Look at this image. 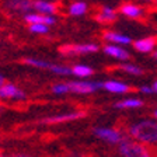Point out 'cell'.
Returning a JSON list of instances; mask_svg holds the SVG:
<instances>
[{"instance_id":"obj_18","label":"cell","mask_w":157,"mask_h":157,"mask_svg":"<svg viewBox=\"0 0 157 157\" xmlns=\"http://www.w3.org/2000/svg\"><path fill=\"white\" fill-rule=\"evenodd\" d=\"M86 11H87V4L84 2H75L69 6V14L73 17L83 16V14H86Z\"/></svg>"},{"instance_id":"obj_13","label":"cell","mask_w":157,"mask_h":157,"mask_svg":"<svg viewBox=\"0 0 157 157\" xmlns=\"http://www.w3.org/2000/svg\"><path fill=\"white\" fill-rule=\"evenodd\" d=\"M104 52L107 53L108 56H112L114 59H118V60H128V59H129V53H128L126 49L115 45V44L104 46Z\"/></svg>"},{"instance_id":"obj_28","label":"cell","mask_w":157,"mask_h":157,"mask_svg":"<svg viewBox=\"0 0 157 157\" xmlns=\"http://www.w3.org/2000/svg\"><path fill=\"white\" fill-rule=\"evenodd\" d=\"M153 56L157 59V51H154V52H153Z\"/></svg>"},{"instance_id":"obj_22","label":"cell","mask_w":157,"mask_h":157,"mask_svg":"<svg viewBox=\"0 0 157 157\" xmlns=\"http://www.w3.org/2000/svg\"><path fill=\"white\" fill-rule=\"evenodd\" d=\"M52 91L55 94H66V93H69L67 83H58V84H55L52 87Z\"/></svg>"},{"instance_id":"obj_27","label":"cell","mask_w":157,"mask_h":157,"mask_svg":"<svg viewBox=\"0 0 157 157\" xmlns=\"http://www.w3.org/2000/svg\"><path fill=\"white\" fill-rule=\"evenodd\" d=\"M4 84V78H3V76L0 75V86H3Z\"/></svg>"},{"instance_id":"obj_30","label":"cell","mask_w":157,"mask_h":157,"mask_svg":"<svg viewBox=\"0 0 157 157\" xmlns=\"http://www.w3.org/2000/svg\"><path fill=\"white\" fill-rule=\"evenodd\" d=\"M156 2H157V0H156Z\"/></svg>"},{"instance_id":"obj_20","label":"cell","mask_w":157,"mask_h":157,"mask_svg":"<svg viewBox=\"0 0 157 157\" xmlns=\"http://www.w3.org/2000/svg\"><path fill=\"white\" fill-rule=\"evenodd\" d=\"M143 102L137 98H129V100H124V101H119L117 104V108H137L142 107Z\"/></svg>"},{"instance_id":"obj_29","label":"cell","mask_w":157,"mask_h":157,"mask_svg":"<svg viewBox=\"0 0 157 157\" xmlns=\"http://www.w3.org/2000/svg\"><path fill=\"white\" fill-rule=\"evenodd\" d=\"M154 117L157 118V109H156V111H154Z\"/></svg>"},{"instance_id":"obj_26","label":"cell","mask_w":157,"mask_h":157,"mask_svg":"<svg viewBox=\"0 0 157 157\" xmlns=\"http://www.w3.org/2000/svg\"><path fill=\"white\" fill-rule=\"evenodd\" d=\"M153 93H157V82H154V84H153Z\"/></svg>"},{"instance_id":"obj_19","label":"cell","mask_w":157,"mask_h":157,"mask_svg":"<svg viewBox=\"0 0 157 157\" xmlns=\"http://www.w3.org/2000/svg\"><path fill=\"white\" fill-rule=\"evenodd\" d=\"M72 73L78 76V77H88V76L93 75V69L86 65H76L75 67L72 69Z\"/></svg>"},{"instance_id":"obj_4","label":"cell","mask_w":157,"mask_h":157,"mask_svg":"<svg viewBox=\"0 0 157 157\" xmlns=\"http://www.w3.org/2000/svg\"><path fill=\"white\" fill-rule=\"evenodd\" d=\"M104 83L101 82H72L67 83L69 91L76 93V94H88V93H94L100 88H102Z\"/></svg>"},{"instance_id":"obj_6","label":"cell","mask_w":157,"mask_h":157,"mask_svg":"<svg viewBox=\"0 0 157 157\" xmlns=\"http://www.w3.org/2000/svg\"><path fill=\"white\" fill-rule=\"evenodd\" d=\"M94 135L102 140H107L109 143H119L122 140V135L115 129H109V128H95Z\"/></svg>"},{"instance_id":"obj_8","label":"cell","mask_w":157,"mask_h":157,"mask_svg":"<svg viewBox=\"0 0 157 157\" xmlns=\"http://www.w3.org/2000/svg\"><path fill=\"white\" fill-rule=\"evenodd\" d=\"M0 97L11 98V100H23L25 98V93L13 84H3L0 86Z\"/></svg>"},{"instance_id":"obj_21","label":"cell","mask_w":157,"mask_h":157,"mask_svg":"<svg viewBox=\"0 0 157 157\" xmlns=\"http://www.w3.org/2000/svg\"><path fill=\"white\" fill-rule=\"evenodd\" d=\"M29 31L34 34H46L49 31V27L42 23H34L29 24Z\"/></svg>"},{"instance_id":"obj_2","label":"cell","mask_w":157,"mask_h":157,"mask_svg":"<svg viewBox=\"0 0 157 157\" xmlns=\"http://www.w3.org/2000/svg\"><path fill=\"white\" fill-rule=\"evenodd\" d=\"M122 157H151L150 150L144 144L133 140H121V147H119Z\"/></svg>"},{"instance_id":"obj_11","label":"cell","mask_w":157,"mask_h":157,"mask_svg":"<svg viewBox=\"0 0 157 157\" xmlns=\"http://www.w3.org/2000/svg\"><path fill=\"white\" fill-rule=\"evenodd\" d=\"M157 45V39L154 36H147V38H142V39H137L136 42H133V46L136 51L139 52H143V53H149L151 52Z\"/></svg>"},{"instance_id":"obj_23","label":"cell","mask_w":157,"mask_h":157,"mask_svg":"<svg viewBox=\"0 0 157 157\" xmlns=\"http://www.w3.org/2000/svg\"><path fill=\"white\" fill-rule=\"evenodd\" d=\"M121 69H122V70H125V72H128V73H131V75H140V73H142V70L137 67V66H135V65H128V63L122 65Z\"/></svg>"},{"instance_id":"obj_15","label":"cell","mask_w":157,"mask_h":157,"mask_svg":"<svg viewBox=\"0 0 157 157\" xmlns=\"http://www.w3.org/2000/svg\"><path fill=\"white\" fill-rule=\"evenodd\" d=\"M104 39L108 41L111 44H115V45H128L131 44V38L128 35H124V34H119V33H114V31H107L104 33Z\"/></svg>"},{"instance_id":"obj_5","label":"cell","mask_w":157,"mask_h":157,"mask_svg":"<svg viewBox=\"0 0 157 157\" xmlns=\"http://www.w3.org/2000/svg\"><path fill=\"white\" fill-rule=\"evenodd\" d=\"M98 51V46L95 44H80V45H65L60 48V53L66 56H75V55H86Z\"/></svg>"},{"instance_id":"obj_17","label":"cell","mask_w":157,"mask_h":157,"mask_svg":"<svg viewBox=\"0 0 157 157\" xmlns=\"http://www.w3.org/2000/svg\"><path fill=\"white\" fill-rule=\"evenodd\" d=\"M95 18L100 23H112L117 18V13H115V10L111 9V7H102L97 13Z\"/></svg>"},{"instance_id":"obj_1","label":"cell","mask_w":157,"mask_h":157,"mask_svg":"<svg viewBox=\"0 0 157 157\" xmlns=\"http://www.w3.org/2000/svg\"><path fill=\"white\" fill-rule=\"evenodd\" d=\"M129 135L143 143H157V124L151 121H142L132 125Z\"/></svg>"},{"instance_id":"obj_10","label":"cell","mask_w":157,"mask_h":157,"mask_svg":"<svg viewBox=\"0 0 157 157\" xmlns=\"http://www.w3.org/2000/svg\"><path fill=\"white\" fill-rule=\"evenodd\" d=\"M33 9L39 14H55L58 11V6L48 0H35L33 4Z\"/></svg>"},{"instance_id":"obj_9","label":"cell","mask_w":157,"mask_h":157,"mask_svg":"<svg viewBox=\"0 0 157 157\" xmlns=\"http://www.w3.org/2000/svg\"><path fill=\"white\" fill-rule=\"evenodd\" d=\"M84 117V112H67V114H60V115H53V117L45 118L42 121V124H48V125H53V124H60V122H67V121H73L77 118Z\"/></svg>"},{"instance_id":"obj_25","label":"cell","mask_w":157,"mask_h":157,"mask_svg":"<svg viewBox=\"0 0 157 157\" xmlns=\"http://www.w3.org/2000/svg\"><path fill=\"white\" fill-rule=\"evenodd\" d=\"M4 157H29L27 154H10V156H4Z\"/></svg>"},{"instance_id":"obj_16","label":"cell","mask_w":157,"mask_h":157,"mask_svg":"<svg viewBox=\"0 0 157 157\" xmlns=\"http://www.w3.org/2000/svg\"><path fill=\"white\" fill-rule=\"evenodd\" d=\"M121 13L129 18H140L143 16V9L140 6H136V4L126 3L121 6Z\"/></svg>"},{"instance_id":"obj_3","label":"cell","mask_w":157,"mask_h":157,"mask_svg":"<svg viewBox=\"0 0 157 157\" xmlns=\"http://www.w3.org/2000/svg\"><path fill=\"white\" fill-rule=\"evenodd\" d=\"M24 62L29 66H34V67H38V69H48V70H51V72L58 73V75H62V76H67V75L72 73V69L66 67V66L52 65V63L45 62V60H39V59L27 58V59H24Z\"/></svg>"},{"instance_id":"obj_24","label":"cell","mask_w":157,"mask_h":157,"mask_svg":"<svg viewBox=\"0 0 157 157\" xmlns=\"http://www.w3.org/2000/svg\"><path fill=\"white\" fill-rule=\"evenodd\" d=\"M140 91L144 94H150V93H153V88L149 87V86H143V87H140Z\"/></svg>"},{"instance_id":"obj_7","label":"cell","mask_w":157,"mask_h":157,"mask_svg":"<svg viewBox=\"0 0 157 157\" xmlns=\"http://www.w3.org/2000/svg\"><path fill=\"white\" fill-rule=\"evenodd\" d=\"M24 20L25 23L28 24H34V23H42V24H46L48 27L53 25L56 23V18L52 16V14H39V13H33V11H28L25 13L24 16Z\"/></svg>"},{"instance_id":"obj_14","label":"cell","mask_w":157,"mask_h":157,"mask_svg":"<svg viewBox=\"0 0 157 157\" xmlns=\"http://www.w3.org/2000/svg\"><path fill=\"white\" fill-rule=\"evenodd\" d=\"M102 88H105L107 91L109 93H114V94H125L131 90V87L125 83L121 82H115V80H108L102 84Z\"/></svg>"},{"instance_id":"obj_12","label":"cell","mask_w":157,"mask_h":157,"mask_svg":"<svg viewBox=\"0 0 157 157\" xmlns=\"http://www.w3.org/2000/svg\"><path fill=\"white\" fill-rule=\"evenodd\" d=\"M34 2L31 0H7L6 6L10 10H14V11H20V13H28L33 9Z\"/></svg>"}]
</instances>
